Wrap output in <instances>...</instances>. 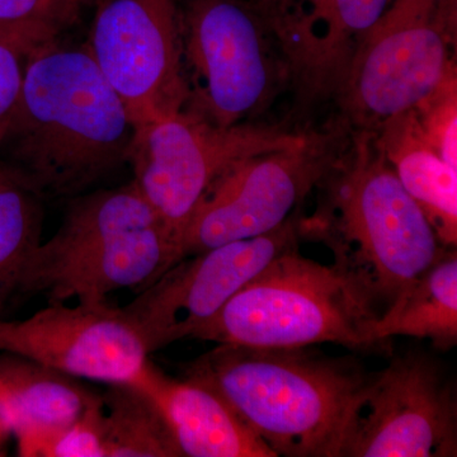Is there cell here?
Returning <instances> with one entry per match:
<instances>
[{
    "label": "cell",
    "mask_w": 457,
    "mask_h": 457,
    "mask_svg": "<svg viewBox=\"0 0 457 457\" xmlns=\"http://www.w3.org/2000/svg\"><path fill=\"white\" fill-rule=\"evenodd\" d=\"M135 126L86 45L27 57L0 163L38 196L86 194L128 163Z\"/></svg>",
    "instance_id": "6da1fadb"
},
{
    "label": "cell",
    "mask_w": 457,
    "mask_h": 457,
    "mask_svg": "<svg viewBox=\"0 0 457 457\" xmlns=\"http://www.w3.org/2000/svg\"><path fill=\"white\" fill-rule=\"evenodd\" d=\"M314 191V212L300 215V239L329 249L332 266L378 315L447 251L372 130L351 129Z\"/></svg>",
    "instance_id": "7a4b0ae2"
},
{
    "label": "cell",
    "mask_w": 457,
    "mask_h": 457,
    "mask_svg": "<svg viewBox=\"0 0 457 457\" xmlns=\"http://www.w3.org/2000/svg\"><path fill=\"white\" fill-rule=\"evenodd\" d=\"M183 374L218 393L276 456L343 457L370 372L312 345L218 343Z\"/></svg>",
    "instance_id": "3957f363"
},
{
    "label": "cell",
    "mask_w": 457,
    "mask_h": 457,
    "mask_svg": "<svg viewBox=\"0 0 457 457\" xmlns=\"http://www.w3.org/2000/svg\"><path fill=\"white\" fill-rule=\"evenodd\" d=\"M177 263L176 245L131 180L73 197L55 234L21 276L18 300L107 303L123 288H146Z\"/></svg>",
    "instance_id": "277c9868"
},
{
    "label": "cell",
    "mask_w": 457,
    "mask_h": 457,
    "mask_svg": "<svg viewBox=\"0 0 457 457\" xmlns=\"http://www.w3.org/2000/svg\"><path fill=\"white\" fill-rule=\"evenodd\" d=\"M378 317L332 264L309 260L294 248L246 282L191 338L252 347L335 343L381 350L374 336Z\"/></svg>",
    "instance_id": "5b68a950"
},
{
    "label": "cell",
    "mask_w": 457,
    "mask_h": 457,
    "mask_svg": "<svg viewBox=\"0 0 457 457\" xmlns=\"http://www.w3.org/2000/svg\"><path fill=\"white\" fill-rule=\"evenodd\" d=\"M182 45L185 108L216 125L258 121L290 88L278 37L252 0H188Z\"/></svg>",
    "instance_id": "8992f818"
},
{
    "label": "cell",
    "mask_w": 457,
    "mask_h": 457,
    "mask_svg": "<svg viewBox=\"0 0 457 457\" xmlns=\"http://www.w3.org/2000/svg\"><path fill=\"white\" fill-rule=\"evenodd\" d=\"M457 0H387L335 99L351 129L374 130L457 73Z\"/></svg>",
    "instance_id": "52a82bcc"
},
{
    "label": "cell",
    "mask_w": 457,
    "mask_h": 457,
    "mask_svg": "<svg viewBox=\"0 0 457 457\" xmlns=\"http://www.w3.org/2000/svg\"><path fill=\"white\" fill-rule=\"evenodd\" d=\"M351 128L336 119L296 145L242 159L204 192L177 246L179 262L215 246L263 236L284 224L335 164Z\"/></svg>",
    "instance_id": "ba28073f"
},
{
    "label": "cell",
    "mask_w": 457,
    "mask_h": 457,
    "mask_svg": "<svg viewBox=\"0 0 457 457\" xmlns=\"http://www.w3.org/2000/svg\"><path fill=\"white\" fill-rule=\"evenodd\" d=\"M309 130L262 121L219 126L185 108L135 128L128 164L177 252L198 200L222 171L249 156L296 145Z\"/></svg>",
    "instance_id": "9c48e42d"
},
{
    "label": "cell",
    "mask_w": 457,
    "mask_h": 457,
    "mask_svg": "<svg viewBox=\"0 0 457 457\" xmlns=\"http://www.w3.org/2000/svg\"><path fill=\"white\" fill-rule=\"evenodd\" d=\"M86 44L135 128L187 104L176 0H98Z\"/></svg>",
    "instance_id": "30bf717a"
},
{
    "label": "cell",
    "mask_w": 457,
    "mask_h": 457,
    "mask_svg": "<svg viewBox=\"0 0 457 457\" xmlns=\"http://www.w3.org/2000/svg\"><path fill=\"white\" fill-rule=\"evenodd\" d=\"M455 456V387L437 360L409 351L370 372L343 457Z\"/></svg>",
    "instance_id": "8fae6325"
},
{
    "label": "cell",
    "mask_w": 457,
    "mask_h": 457,
    "mask_svg": "<svg viewBox=\"0 0 457 457\" xmlns=\"http://www.w3.org/2000/svg\"><path fill=\"white\" fill-rule=\"evenodd\" d=\"M296 210L275 230L263 236L236 240L189 255L123 306L139 324L150 352L191 338L261 270L294 248H299Z\"/></svg>",
    "instance_id": "7c38bea8"
},
{
    "label": "cell",
    "mask_w": 457,
    "mask_h": 457,
    "mask_svg": "<svg viewBox=\"0 0 457 457\" xmlns=\"http://www.w3.org/2000/svg\"><path fill=\"white\" fill-rule=\"evenodd\" d=\"M0 352L107 385L135 383L152 354L130 312L108 302L47 303L22 320L0 319Z\"/></svg>",
    "instance_id": "4fadbf2b"
},
{
    "label": "cell",
    "mask_w": 457,
    "mask_h": 457,
    "mask_svg": "<svg viewBox=\"0 0 457 457\" xmlns=\"http://www.w3.org/2000/svg\"><path fill=\"white\" fill-rule=\"evenodd\" d=\"M387 0H282L270 23L297 108L335 101L354 54Z\"/></svg>",
    "instance_id": "5bb4252c"
},
{
    "label": "cell",
    "mask_w": 457,
    "mask_h": 457,
    "mask_svg": "<svg viewBox=\"0 0 457 457\" xmlns=\"http://www.w3.org/2000/svg\"><path fill=\"white\" fill-rule=\"evenodd\" d=\"M134 384L154 399L182 457H278L206 385L170 378L152 361Z\"/></svg>",
    "instance_id": "9a60e30c"
},
{
    "label": "cell",
    "mask_w": 457,
    "mask_h": 457,
    "mask_svg": "<svg viewBox=\"0 0 457 457\" xmlns=\"http://www.w3.org/2000/svg\"><path fill=\"white\" fill-rule=\"evenodd\" d=\"M97 396L79 378L0 352V422L16 438L20 456L35 457L47 435L74 422Z\"/></svg>",
    "instance_id": "2e32d148"
},
{
    "label": "cell",
    "mask_w": 457,
    "mask_h": 457,
    "mask_svg": "<svg viewBox=\"0 0 457 457\" xmlns=\"http://www.w3.org/2000/svg\"><path fill=\"white\" fill-rule=\"evenodd\" d=\"M372 131L399 182L425 213L442 245L456 249V168L423 137L411 108L394 114Z\"/></svg>",
    "instance_id": "e0dca14e"
},
{
    "label": "cell",
    "mask_w": 457,
    "mask_h": 457,
    "mask_svg": "<svg viewBox=\"0 0 457 457\" xmlns=\"http://www.w3.org/2000/svg\"><path fill=\"white\" fill-rule=\"evenodd\" d=\"M376 341L393 337L428 339L438 351L457 345V251L447 249L380 315L374 324Z\"/></svg>",
    "instance_id": "ac0fdd59"
},
{
    "label": "cell",
    "mask_w": 457,
    "mask_h": 457,
    "mask_svg": "<svg viewBox=\"0 0 457 457\" xmlns=\"http://www.w3.org/2000/svg\"><path fill=\"white\" fill-rule=\"evenodd\" d=\"M107 457H182L154 399L134 383L102 394Z\"/></svg>",
    "instance_id": "d6986e66"
},
{
    "label": "cell",
    "mask_w": 457,
    "mask_h": 457,
    "mask_svg": "<svg viewBox=\"0 0 457 457\" xmlns=\"http://www.w3.org/2000/svg\"><path fill=\"white\" fill-rule=\"evenodd\" d=\"M42 197L0 163V319L18 302L21 276L42 242Z\"/></svg>",
    "instance_id": "ffe728a7"
},
{
    "label": "cell",
    "mask_w": 457,
    "mask_h": 457,
    "mask_svg": "<svg viewBox=\"0 0 457 457\" xmlns=\"http://www.w3.org/2000/svg\"><path fill=\"white\" fill-rule=\"evenodd\" d=\"M411 111L426 140L457 170V73L446 78Z\"/></svg>",
    "instance_id": "44dd1931"
},
{
    "label": "cell",
    "mask_w": 457,
    "mask_h": 457,
    "mask_svg": "<svg viewBox=\"0 0 457 457\" xmlns=\"http://www.w3.org/2000/svg\"><path fill=\"white\" fill-rule=\"evenodd\" d=\"M35 457H107L101 394L74 422L47 435L36 449Z\"/></svg>",
    "instance_id": "7402d4cb"
},
{
    "label": "cell",
    "mask_w": 457,
    "mask_h": 457,
    "mask_svg": "<svg viewBox=\"0 0 457 457\" xmlns=\"http://www.w3.org/2000/svg\"><path fill=\"white\" fill-rule=\"evenodd\" d=\"M77 0H0V27L59 38L79 20Z\"/></svg>",
    "instance_id": "603a6c76"
},
{
    "label": "cell",
    "mask_w": 457,
    "mask_h": 457,
    "mask_svg": "<svg viewBox=\"0 0 457 457\" xmlns=\"http://www.w3.org/2000/svg\"><path fill=\"white\" fill-rule=\"evenodd\" d=\"M50 41L37 33L0 27V144L16 107L27 57Z\"/></svg>",
    "instance_id": "cb8c5ba5"
},
{
    "label": "cell",
    "mask_w": 457,
    "mask_h": 457,
    "mask_svg": "<svg viewBox=\"0 0 457 457\" xmlns=\"http://www.w3.org/2000/svg\"><path fill=\"white\" fill-rule=\"evenodd\" d=\"M252 2L263 12L264 16L267 17L270 22V17L278 12L282 0H252Z\"/></svg>",
    "instance_id": "d4e9b609"
},
{
    "label": "cell",
    "mask_w": 457,
    "mask_h": 457,
    "mask_svg": "<svg viewBox=\"0 0 457 457\" xmlns=\"http://www.w3.org/2000/svg\"><path fill=\"white\" fill-rule=\"evenodd\" d=\"M11 436V432L8 431L7 427L0 422V456L5 455L4 447Z\"/></svg>",
    "instance_id": "484cf974"
},
{
    "label": "cell",
    "mask_w": 457,
    "mask_h": 457,
    "mask_svg": "<svg viewBox=\"0 0 457 457\" xmlns=\"http://www.w3.org/2000/svg\"><path fill=\"white\" fill-rule=\"evenodd\" d=\"M80 5H86V7H95L97 4L98 0H77Z\"/></svg>",
    "instance_id": "4316f807"
}]
</instances>
